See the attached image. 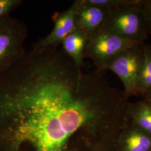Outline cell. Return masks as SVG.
<instances>
[{
	"instance_id": "6da1fadb",
	"label": "cell",
	"mask_w": 151,
	"mask_h": 151,
	"mask_svg": "<svg viewBox=\"0 0 151 151\" xmlns=\"http://www.w3.org/2000/svg\"><path fill=\"white\" fill-rule=\"evenodd\" d=\"M129 101L62 48L32 49L0 73V151H103Z\"/></svg>"
},
{
	"instance_id": "7a4b0ae2",
	"label": "cell",
	"mask_w": 151,
	"mask_h": 151,
	"mask_svg": "<svg viewBox=\"0 0 151 151\" xmlns=\"http://www.w3.org/2000/svg\"><path fill=\"white\" fill-rule=\"evenodd\" d=\"M102 29L127 40L145 42L148 33L141 0H130L110 10Z\"/></svg>"
},
{
	"instance_id": "3957f363",
	"label": "cell",
	"mask_w": 151,
	"mask_h": 151,
	"mask_svg": "<svg viewBox=\"0 0 151 151\" xmlns=\"http://www.w3.org/2000/svg\"><path fill=\"white\" fill-rule=\"evenodd\" d=\"M28 35L25 24L10 15L0 19V73L22 60Z\"/></svg>"
},
{
	"instance_id": "277c9868",
	"label": "cell",
	"mask_w": 151,
	"mask_h": 151,
	"mask_svg": "<svg viewBox=\"0 0 151 151\" xmlns=\"http://www.w3.org/2000/svg\"><path fill=\"white\" fill-rule=\"evenodd\" d=\"M143 43L127 40L101 29L89 37L85 58L91 60L97 68L96 70L104 72L119 54Z\"/></svg>"
},
{
	"instance_id": "5b68a950",
	"label": "cell",
	"mask_w": 151,
	"mask_h": 151,
	"mask_svg": "<svg viewBox=\"0 0 151 151\" xmlns=\"http://www.w3.org/2000/svg\"><path fill=\"white\" fill-rule=\"evenodd\" d=\"M142 44L124 50L105 68L119 77L124 85V93L129 98L139 95L138 83L144 62Z\"/></svg>"
},
{
	"instance_id": "8992f818",
	"label": "cell",
	"mask_w": 151,
	"mask_h": 151,
	"mask_svg": "<svg viewBox=\"0 0 151 151\" xmlns=\"http://www.w3.org/2000/svg\"><path fill=\"white\" fill-rule=\"evenodd\" d=\"M81 3L82 0L75 1L67 10L57 14L52 31L33 44L32 49L42 50L58 48L65 38L75 29L76 16Z\"/></svg>"
},
{
	"instance_id": "52a82bcc",
	"label": "cell",
	"mask_w": 151,
	"mask_h": 151,
	"mask_svg": "<svg viewBox=\"0 0 151 151\" xmlns=\"http://www.w3.org/2000/svg\"><path fill=\"white\" fill-rule=\"evenodd\" d=\"M110 9L82 0L76 20V29L90 37L103 29Z\"/></svg>"
},
{
	"instance_id": "ba28073f",
	"label": "cell",
	"mask_w": 151,
	"mask_h": 151,
	"mask_svg": "<svg viewBox=\"0 0 151 151\" xmlns=\"http://www.w3.org/2000/svg\"><path fill=\"white\" fill-rule=\"evenodd\" d=\"M116 151H151V136L126 119L116 138Z\"/></svg>"
},
{
	"instance_id": "9c48e42d",
	"label": "cell",
	"mask_w": 151,
	"mask_h": 151,
	"mask_svg": "<svg viewBox=\"0 0 151 151\" xmlns=\"http://www.w3.org/2000/svg\"><path fill=\"white\" fill-rule=\"evenodd\" d=\"M89 37L75 29L62 42V49L65 54L80 69L84 66L85 51Z\"/></svg>"
},
{
	"instance_id": "30bf717a",
	"label": "cell",
	"mask_w": 151,
	"mask_h": 151,
	"mask_svg": "<svg viewBox=\"0 0 151 151\" xmlns=\"http://www.w3.org/2000/svg\"><path fill=\"white\" fill-rule=\"evenodd\" d=\"M126 119L130 123L151 136V106L143 99L129 102Z\"/></svg>"
},
{
	"instance_id": "8fae6325",
	"label": "cell",
	"mask_w": 151,
	"mask_h": 151,
	"mask_svg": "<svg viewBox=\"0 0 151 151\" xmlns=\"http://www.w3.org/2000/svg\"><path fill=\"white\" fill-rule=\"evenodd\" d=\"M144 53V62L138 83L139 95H142L145 92L151 88V44H142Z\"/></svg>"
},
{
	"instance_id": "7c38bea8",
	"label": "cell",
	"mask_w": 151,
	"mask_h": 151,
	"mask_svg": "<svg viewBox=\"0 0 151 151\" xmlns=\"http://www.w3.org/2000/svg\"><path fill=\"white\" fill-rule=\"evenodd\" d=\"M21 0H0V19L10 15L21 5Z\"/></svg>"
},
{
	"instance_id": "4fadbf2b",
	"label": "cell",
	"mask_w": 151,
	"mask_h": 151,
	"mask_svg": "<svg viewBox=\"0 0 151 151\" xmlns=\"http://www.w3.org/2000/svg\"><path fill=\"white\" fill-rule=\"evenodd\" d=\"M92 4L101 6L108 9H113L128 3L130 0H88Z\"/></svg>"
},
{
	"instance_id": "5bb4252c",
	"label": "cell",
	"mask_w": 151,
	"mask_h": 151,
	"mask_svg": "<svg viewBox=\"0 0 151 151\" xmlns=\"http://www.w3.org/2000/svg\"><path fill=\"white\" fill-rule=\"evenodd\" d=\"M141 3L145 13L147 32L151 35V0H141Z\"/></svg>"
},
{
	"instance_id": "9a60e30c",
	"label": "cell",
	"mask_w": 151,
	"mask_h": 151,
	"mask_svg": "<svg viewBox=\"0 0 151 151\" xmlns=\"http://www.w3.org/2000/svg\"><path fill=\"white\" fill-rule=\"evenodd\" d=\"M142 96L143 97V99L151 106V88L145 92Z\"/></svg>"
}]
</instances>
